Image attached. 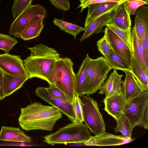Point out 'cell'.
I'll use <instances>...</instances> for the list:
<instances>
[{"instance_id": "cell-1", "label": "cell", "mask_w": 148, "mask_h": 148, "mask_svg": "<svg viewBox=\"0 0 148 148\" xmlns=\"http://www.w3.org/2000/svg\"><path fill=\"white\" fill-rule=\"evenodd\" d=\"M19 124L23 130L52 131L56 121L62 117L60 110L53 106L36 102L21 108Z\"/></svg>"}, {"instance_id": "cell-2", "label": "cell", "mask_w": 148, "mask_h": 148, "mask_svg": "<svg viewBox=\"0 0 148 148\" xmlns=\"http://www.w3.org/2000/svg\"><path fill=\"white\" fill-rule=\"evenodd\" d=\"M28 48L30 55L23 63L29 78L37 77L48 82L53 64L61 58L60 54L53 48L40 43Z\"/></svg>"}, {"instance_id": "cell-3", "label": "cell", "mask_w": 148, "mask_h": 148, "mask_svg": "<svg viewBox=\"0 0 148 148\" xmlns=\"http://www.w3.org/2000/svg\"><path fill=\"white\" fill-rule=\"evenodd\" d=\"M73 63L68 57L61 58L53 64L48 82L52 84L64 92L73 103L75 95V74Z\"/></svg>"}, {"instance_id": "cell-4", "label": "cell", "mask_w": 148, "mask_h": 148, "mask_svg": "<svg viewBox=\"0 0 148 148\" xmlns=\"http://www.w3.org/2000/svg\"><path fill=\"white\" fill-rule=\"evenodd\" d=\"M85 59V79L83 94L90 95L100 89L112 69L102 56L92 59L87 53Z\"/></svg>"}, {"instance_id": "cell-5", "label": "cell", "mask_w": 148, "mask_h": 148, "mask_svg": "<svg viewBox=\"0 0 148 148\" xmlns=\"http://www.w3.org/2000/svg\"><path fill=\"white\" fill-rule=\"evenodd\" d=\"M90 137V132L85 124L73 122L60 128L55 132L43 137V141L53 146L57 144L84 143Z\"/></svg>"}, {"instance_id": "cell-6", "label": "cell", "mask_w": 148, "mask_h": 148, "mask_svg": "<svg viewBox=\"0 0 148 148\" xmlns=\"http://www.w3.org/2000/svg\"><path fill=\"white\" fill-rule=\"evenodd\" d=\"M79 97L86 125L95 135L105 132V124L97 102L89 95Z\"/></svg>"}, {"instance_id": "cell-7", "label": "cell", "mask_w": 148, "mask_h": 148, "mask_svg": "<svg viewBox=\"0 0 148 148\" xmlns=\"http://www.w3.org/2000/svg\"><path fill=\"white\" fill-rule=\"evenodd\" d=\"M47 14L45 8L40 4L31 5L21 12L11 24L10 34L19 38L23 30L32 23L44 18Z\"/></svg>"}, {"instance_id": "cell-8", "label": "cell", "mask_w": 148, "mask_h": 148, "mask_svg": "<svg viewBox=\"0 0 148 148\" xmlns=\"http://www.w3.org/2000/svg\"><path fill=\"white\" fill-rule=\"evenodd\" d=\"M147 103L148 91H146L136 97L127 100L123 113L134 127L140 126L142 115Z\"/></svg>"}, {"instance_id": "cell-9", "label": "cell", "mask_w": 148, "mask_h": 148, "mask_svg": "<svg viewBox=\"0 0 148 148\" xmlns=\"http://www.w3.org/2000/svg\"><path fill=\"white\" fill-rule=\"evenodd\" d=\"M35 92L36 95L50 104L57 108L62 113L67 116L72 122L75 119V115L73 103L67 102L51 95L47 88L39 87Z\"/></svg>"}, {"instance_id": "cell-10", "label": "cell", "mask_w": 148, "mask_h": 148, "mask_svg": "<svg viewBox=\"0 0 148 148\" xmlns=\"http://www.w3.org/2000/svg\"><path fill=\"white\" fill-rule=\"evenodd\" d=\"M0 69L9 74L29 77L23 61L18 56L8 53L0 54Z\"/></svg>"}, {"instance_id": "cell-11", "label": "cell", "mask_w": 148, "mask_h": 148, "mask_svg": "<svg viewBox=\"0 0 148 148\" xmlns=\"http://www.w3.org/2000/svg\"><path fill=\"white\" fill-rule=\"evenodd\" d=\"M106 37L113 50L120 56L130 68L132 52L126 43L107 27L104 31Z\"/></svg>"}, {"instance_id": "cell-12", "label": "cell", "mask_w": 148, "mask_h": 148, "mask_svg": "<svg viewBox=\"0 0 148 148\" xmlns=\"http://www.w3.org/2000/svg\"><path fill=\"white\" fill-rule=\"evenodd\" d=\"M134 140L131 137L127 138L123 136L116 135L105 132L91 136L84 143L85 146H119L130 143Z\"/></svg>"}, {"instance_id": "cell-13", "label": "cell", "mask_w": 148, "mask_h": 148, "mask_svg": "<svg viewBox=\"0 0 148 148\" xmlns=\"http://www.w3.org/2000/svg\"><path fill=\"white\" fill-rule=\"evenodd\" d=\"M119 4L116 2L92 4L87 6V14L84 24L85 29L96 19L116 9Z\"/></svg>"}, {"instance_id": "cell-14", "label": "cell", "mask_w": 148, "mask_h": 148, "mask_svg": "<svg viewBox=\"0 0 148 148\" xmlns=\"http://www.w3.org/2000/svg\"><path fill=\"white\" fill-rule=\"evenodd\" d=\"M127 100L122 92L119 94L105 98L103 101L105 106L104 110L116 119L123 113Z\"/></svg>"}, {"instance_id": "cell-15", "label": "cell", "mask_w": 148, "mask_h": 148, "mask_svg": "<svg viewBox=\"0 0 148 148\" xmlns=\"http://www.w3.org/2000/svg\"><path fill=\"white\" fill-rule=\"evenodd\" d=\"M123 76V75L118 74L117 71L114 70L102 85L99 94H104L105 98L121 94L122 92L121 85L123 82L121 79Z\"/></svg>"}, {"instance_id": "cell-16", "label": "cell", "mask_w": 148, "mask_h": 148, "mask_svg": "<svg viewBox=\"0 0 148 148\" xmlns=\"http://www.w3.org/2000/svg\"><path fill=\"white\" fill-rule=\"evenodd\" d=\"M125 77L122 84V92L127 100L136 97L145 91L143 89L132 73L130 71H125Z\"/></svg>"}, {"instance_id": "cell-17", "label": "cell", "mask_w": 148, "mask_h": 148, "mask_svg": "<svg viewBox=\"0 0 148 148\" xmlns=\"http://www.w3.org/2000/svg\"><path fill=\"white\" fill-rule=\"evenodd\" d=\"M109 23L113 24L123 30H126L131 27L130 14L123 3L111 12V19Z\"/></svg>"}, {"instance_id": "cell-18", "label": "cell", "mask_w": 148, "mask_h": 148, "mask_svg": "<svg viewBox=\"0 0 148 148\" xmlns=\"http://www.w3.org/2000/svg\"><path fill=\"white\" fill-rule=\"evenodd\" d=\"M29 77L11 75L3 72V89L4 98L22 87Z\"/></svg>"}, {"instance_id": "cell-19", "label": "cell", "mask_w": 148, "mask_h": 148, "mask_svg": "<svg viewBox=\"0 0 148 148\" xmlns=\"http://www.w3.org/2000/svg\"><path fill=\"white\" fill-rule=\"evenodd\" d=\"M31 137L26 135L19 128L3 126L0 132V141L30 143Z\"/></svg>"}, {"instance_id": "cell-20", "label": "cell", "mask_w": 148, "mask_h": 148, "mask_svg": "<svg viewBox=\"0 0 148 148\" xmlns=\"http://www.w3.org/2000/svg\"><path fill=\"white\" fill-rule=\"evenodd\" d=\"M134 27L136 35L139 39L148 32V8L142 5L136 10Z\"/></svg>"}, {"instance_id": "cell-21", "label": "cell", "mask_w": 148, "mask_h": 148, "mask_svg": "<svg viewBox=\"0 0 148 148\" xmlns=\"http://www.w3.org/2000/svg\"><path fill=\"white\" fill-rule=\"evenodd\" d=\"M111 12L102 15L89 25L85 29L80 41H83L92 35L102 32L103 27L106 26L111 20Z\"/></svg>"}, {"instance_id": "cell-22", "label": "cell", "mask_w": 148, "mask_h": 148, "mask_svg": "<svg viewBox=\"0 0 148 148\" xmlns=\"http://www.w3.org/2000/svg\"><path fill=\"white\" fill-rule=\"evenodd\" d=\"M131 34L132 55L142 68L148 73V64L146 62L143 48L134 27L132 29Z\"/></svg>"}, {"instance_id": "cell-23", "label": "cell", "mask_w": 148, "mask_h": 148, "mask_svg": "<svg viewBox=\"0 0 148 148\" xmlns=\"http://www.w3.org/2000/svg\"><path fill=\"white\" fill-rule=\"evenodd\" d=\"M132 73L144 90L148 91V76L147 73L140 66L132 54L130 67Z\"/></svg>"}, {"instance_id": "cell-24", "label": "cell", "mask_w": 148, "mask_h": 148, "mask_svg": "<svg viewBox=\"0 0 148 148\" xmlns=\"http://www.w3.org/2000/svg\"><path fill=\"white\" fill-rule=\"evenodd\" d=\"M44 19H40L29 25L22 32L19 38L26 40L39 36L44 27Z\"/></svg>"}, {"instance_id": "cell-25", "label": "cell", "mask_w": 148, "mask_h": 148, "mask_svg": "<svg viewBox=\"0 0 148 148\" xmlns=\"http://www.w3.org/2000/svg\"><path fill=\"white\" fill-rule=\"evenodd\" d=\"M117 126L114 128L116 132H120L127 138H131L134 127L129 119L123 113L118 119H115Z\"/></svg>"}, {"instance_id": "cell-26", "label": "cell", "mask_w": 148, "mask_h": 148, "mask_svg": "<svg viewBox=\"0 0 148 148\" xmlns=\"http://www.w3.org/2000/svg\"><path fill=\"white\" fill-rule=\"evenodd\" d=\"M104 57L112 69L116 71L120 70L123 71H130V68L124 60L113 51Z\"/></svg>"}, {"instance_id": "cell-27", "label": "cell", "mask_w": 148, "mask_h": 148, "mask_svg": "<svg viewBox=\"0 0 148 148\" xmlns=\"http://www.w3.org/2000/svg\"><path fill=\"white\" fill-rule=\"evenodd\" d=\"M54 25L58 26L60 29L72 35L75 38L81 31H85V29L81 27L72 23L67 22L62 20L55 18L53 20Z\"/></svg>"}, {"instance_id": "cell-28", "label": "cell", "mask_w": 148, "mask_h": 148, "mask_svg": "<svg viewBox=\"0 0 148 148\" xmlns=\"http://www.w3.org/2000/svg\"><path fill=\"white\" fill-rule=\"evenodd\" d=\"M86 60L85 58L80 66L77 73L75 74V94L80 96L83 95L85 79Z\"/></svg>"}, {"instance_id": "cell-29", "label": "cell", "mask_w": 148, "mask_h": 148, "mask_svg": "<svg viewBox=\"0 0 148 148\" xmlns=\"http://www.w3.org/2000/svg\"><path fill=\"white\" fill-rule=\"evenodd\" d=\"M106 26L124 41L129 47L132 52L131 40V27L129 28L126 30H123L111 23H108L106 25Z\"/></svg>"}, {"instance_id": "cell-30", "label": "cell", "mask_w": 148, "mask_h": 148, "mask_svg": "<svg viewBox=\"0 0 148 148\" xmlns=\"http://www.w3.org/2000/svg\"><path fill=\"white\" fill-rule=\"evenodd\" d=\"M16 39L10 35L0 33V49L9 53L17 43Z\"/></svg>"}, {"instance_id": "cell-31", "label": "cell", "mask_w": 148, "mask_h": 148, "mask_svg": "<svg viewBox=\"0 0 148 148\" xmlns=\"http://www.w3.org/2000/svg\"><path fill=\"white\" fill-rule=\"evenodd\" d=\"M33 0H14L12 8L13 17L15 19L23 11L32 5Z\"/></svg>"}, {"instance_id": "cell-32", "label": "cell", "mask_w": 148, "mask_h": 148, "mask_svg": "<svg viewBox=\"0 0 148 148\" xmlns=\"http://www.w3.org/2000/svg\"><path fill=\"white\" fill-rule=\"evenodd\" d=\"M75 115V119L74 122L76 123H82L84 121L82 107L79 96L75 94L73 101Z\"/></svg>"}, {"instance_id": "cell-33", "label": "cell", "mask_w": 148, "mask_h": 148, "mask_svg": "<svg viewBox=\"0 0 148 148\" xmlns=\"http://www.w3.org/2000/svg\"><path fill=\"white\" fill-rule=\"evenodd\" d=\"M97 45L98 50L104 57L113 51L105 35L97 42Z\"/></svg>"}, {"instance_id": "cell-34", "label": "cell", "mask_w": 148, "mask_h": 148, "mask_svg": "<svg viewBox=\"0 0 148 148\" xmlns=\"http://www.w3.org/2000/svg\"><path fill=\"white\" fill-rule=\"evenodd\" d=\"M125 5L130 14L134 15L136 10L140 7L148 4V2L143 0H128L124 2Z\"/></svg>"}, {"instance_id": "cell-35", "label": "cell", "mask_w": 148, "mask_h": 148, "mask_svg": "<svg viewBox=\"0 0 148 148\" xmlns=\"http://www.w3.org/2000/svg\"><path fill=\"white\" fill-rule=\"evenodd\" d=\"M47 88L48 91L54 96L67 102L72 103L67 95L53 84H49V87Z\"/></svg>"}, {"instance_id": "cell-36", "label": "cell", "mask_w": 148, "mask_h": 148, "mask_svg": "<svg viewBox=\"0 0 148 148\" xmlns=\"http://www.w3.org/2000/svg\"><path fill=\"white\" fill-rule=\"evenodd\" d=\"M128 0H79L80 4L78 8H81V13L83 10L91 4L106 2H116L119 4L123 3Z\"/></svg>"}, {"instance_id": "cell-37", "label": "cell", "mask_w": 148, "mask_h": 148, "mask_svg": "<svg viewBox=\"0 0 148 148\" xmlns=\"http://www.w3.org/2000/svg\"><path fill=\"white\" fill-rule=\"evenodd\" d=\"M58 9L68 11L70 7L69 0H49Z\"/></svg>"}, {"instance_id": "cell-38", "label": "cell", "mask_w": 148, "mask_h": 148, "mask_svg": "<svg viewBox=\"0 0 148 148\" xmlns=\"http://www.w3.org/2000/svg\"><path fill=\"white\" fill-rule=\"evenodd\" d=\"M139 40L143 50L146 62L148 64V32H146Z\"/></svg>"}, {"instance_id": "cell-39", "label": "cell", "mask_w": 148, "mask_h": 148, "mask_svg": "<svg viewBox=\"0 0 148 148\" xmlns=\"http://www.w3.org/2000/svg\"><path fill=\"white\" fill-rule=\"evenodd\" d=\"M140 126L148 129V103L146 105L142 115Z\"/></svg>"}, {"instance_id": "cell-40", "label": "cell", "mask_w": 148, "mask_h": 148, "mask_svg": "<svg viewBox=\"0 0 148 148\" xmlns=\"http://www.w3.org/2000/svg\"><path fill=\"white\" fill-rule=\"evenodd\" d=\"M3 72L0 69V100H2L5 98L3 89Z\"/></svg>"}, {"instance_id": "cell-41", "label": "cell", "mask_w": 148, "mask_h": 148, "mask_svg": "<svg viewBox=\"0 0 148 148\" xmlns=\"http://www.w3.org/2000/svg\"><path fill=\"white\" fill-rule=\"evenodd\" d=\"M144 0L145 1H146L147 2H148V0Z\"/></svg>"}, {"instance_id": "cell-42", "label": "cell", "mask_w": 148, "mask_h": 148, "mask_svg": "<svg viewBox=\"0 0 148 148\" xmlns=\"http://www.w3.org/2000/svg\"><path fill=\"white\" fill-rule=\"evenodd\" d=\"M1 0H0V2Z\"/></svg>"}]
</instances>
